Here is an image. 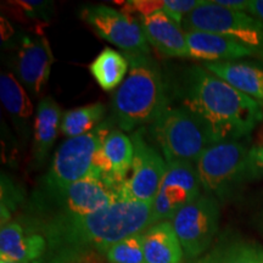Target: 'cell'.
<instances>
[{
    "mask_svg": "<svg viewBox=\"0 0 263 263\" xmlns=\"http://www.w3.org/2000/svg\"><path fill=\"white\" fill-rule=\"evenodd\" d=\"M153 224V203L117 200L91 215L28 218L25 226L47 241L44 255L34 263H82Z\"/></svg>",
    "mask_w": 263,
    "mask_h": 263,
    "instance_id": "1",
    "label": "cell"
},
{
    "mask_svg": "<svg viewBox=\"0 0 263 263\" xmlns=\"http://www.w3.org/2000/svg\"><path fill=\"white\" fill-rule=\"evenodd\" d=\"M177 95L212 144L240 140L263 120V105L200 66L184 72Z\"/></svg>",
    "mask_w": 263,
    "mask_h": 263,
    "instance_id": "2",
    "label": "cell"
},
{
    "mask_svg": "<svg viewBox=\"0 0 263 263\" xmlns=\"http://www.w3.org/2000/svg\"><path fill=\"white\" fill-rule=\"evenodd\" d=\"M129 62L126 80L112 98V122L121 130L132 132L153 123L170 107L168 83L159 64L149 55L126 57Z\"/></svg>",
    "mask_w": 263,
    "mask_h": 263,
    "instance_id": "3",
    "label": "cell"
},
{
    "mask_svg": "<svg viewBox=\"0 0 263 263\" xmlns=\"http://www.w3.org/2000/svg\"><path fill=\"white\" fill-rule=\"evenodd\" d=\"M202 192L227 201L245 183L257 178L251 161V147L239 140L212 144L195 163Z\"/></svg>",
    "mask_w": 263,
    "mask_h": 263,
    "instance_id": "4",
    "label": "cell"
},
{
    "mask_svg": "<svg viewBox=\"0 0 263 263\" xmlns=\"http://www.w3.org/2000/svg\"><path fill=\"white\" fill-rule=\"evenodd\" d=\"M117 200V192L107 185L99 174L59 189H41L32 199V210L37 218L59 216H85L106 209Z\"/></svg>",
    "mask_w": 263,
    "mask_h": 263,
    "instance_id": "5",
    "label": "cell"
},
{
    "mask_svg": "<svg viewBox=\"0 0 263 263\" xmlns=\"http://www.w3.org/2000/svg\"><path fill=\"white\" fill-rule=\"evenodd\" d=\"M150 136L170 162L196 163L212 141L192 114L180 105L168 107L150 124Z\"/></svg>",
    "mask_w": 263,
    "mask_h": 263,
    "instance_id": "6",
    "label": "cell"
},
{
    "mask_svg": "<svg viewBox=\"0 0 263 263\" xmlns=\"http://www.w3.org/2000/svg\"><path fill=\"white\" fill-rule=\"evenodd\" d=\"M114 124L111 121H105L90 133L64 141L43 178V189L64 188L91 174H99L94 167L95 154L112 130Z\"/></svg>",
    "mask_w": 263,
    "mask_h": 263,
    "instance_id": "7",
    "label": "cell"
},
{
    "mask_svg": "<svg viewBox=\"0 0 263 263\" xmlns=\"http://www.w3.org/2000/svg\"><path fill=\"white\" fill-rule=\"evenodd\" d=\"M184 31H202L226 35L251 49L263 60V22L249 12L223 8L205 0L184 18Z\"/></svg>",
    "mask_w": 263,
    "mask_h": 263,
    "instance_id": "8",
    "label": "cell"
},
{
    "mask_svg": "<svg viewBox=\"0 0 263 263\" xmlns=\"http://www.w3.org/2000/svg\"><path fill=\"white\" fill-rule=\"evenodd\" d=\"M219 218V201L205 193L173 217L171 223L186 258L197 259L211 249Z\"/></svg>",
    "mask_w": 263,
    "mask_h": 263,
    "instance_id": "9",
    "label": "cell"
},
{
    "mask_svg": "<svg viewBox=\"0 0 263 263\" xmlns=\"http://www.w3.org/2000/svg\"><path fill=\"white\" fill-rule=\"evenodd\" d=\"M81 17L99 37L126 52V57L149 55V43L140 24L132 16L106 5H89L82 9Z\"/></svg>",
    "mask_w": 263,
    "mask_h": 263,
    "instance_id": "10",
    "label": "cell"
},
{
    "mask_svg": "<svg viewBox=\"0 0 263 263\" xmlns=\"http://www.w3.org/2000/svg\"><path fill=\"white\" fill-rule=\"evenodd\" d=\"M201 183L195 163H167L160 189L153 202L154 224L171 219L201 195Z\"/></svg>",
    "mask_w": 263,
    "mask_h": 263,
    "instance_id": "11",
    "label": "cell"
},
{
    "mask_svg": "<svg viewBox=\"0 0 263 263\" xmlns=\"http://www.w3.org/2000/svg\"><path fill=\"white\" fill-rule=\"evenodd\" d=\"M134 146L132 177L124 183L127 197L138 202L153 203L166 173L167 162L144 138L141 130L130 136Z\"/></svg>",
    "mask_w": 263,
    "mask_h": 263,
    "instance_id": "12",
    "label": "cell"
},
{
    "mask_svg": "<svg viewBox=\"0 0 263 263\" xmlns=\"http://www.w3.org/2000/svg\"><path fill=\"white\" fill-rule=\"evenodd\" d=\"M54 62L47 38H22L15 59V74L33 97H39L47 87Z\"/></svg>",
    "mask_w": 263,
    "mask_h": 263,
    "instance_id": "13",
    "label": "cell"
},
{
    "mask_svg": "<svg viewBox=\"0 0 263 263\" xmlns=\"http://www.w3.org/2000/svg\"><path fill=\"white\" fill-rule=\"evenodd\" d=\"M133 156L134 146L130 137L126 136L122 130L112 129L95 154V171L110 188L117 190L127 180Z\"/></svg>",
    "mask_w": 263,
    "mask_h": 263,
    "instance_id": "14",
    "label": "cell"
},
{
    "mask_svg": "<svg viewBox=\"0 0 263 263\" xmlns=\"http://www.w3.org/2000/svg\"><path fill=\"white\" fill-rule=\"evenodd\" d=\"M144 35L151 47L168 58H190L186 32L162 10L140 18Z\"/></svg>",
    "mask_w": 263,
    "mask_h": 263,
    "instance_id": "15",
    "label": "cell"
},
{
    "mask_svg": "<svg viewBox=\"0 0 263 263\" xmlns=\"http://www.w3.org/2000/svg\"><path fill=\"white\" fill-rule=\"evenodd\" d=\"M189 55L195 60L206 62L235 61L242 58L256 57L251 49L244 47L234 39L211 32L188 31Z\"/></svg>",
    "mask_w": 263,
    "mask_h": 263,
    "instance_id": "16",
    "label": "cell"
},
{
    "mask_svg": "<svg viewBox=\"0 0 263 263\" xmlns=\"http://www.w3.org/2000/svg\"><path fill=\"white\" fill-rule=\"evenodd\" d=\"M47 250V241L41 233L32 232L20 222H9L0 230L2 261L37 262Z\"/></svg>",
    "mask_w": 263,
    "mask_h": 263,
    "instance_id": "17",
    "label": "cell"
},
{
    "mask_svg": "<svg viewBox=\"0 0 263 263\" xmlns=\"http://www.w3.org/2000/svg\"><path fill=\"white\" fill-rule=\"evenodd\" d=\"M203 67L263 105V65L250 61L206 62Z\"/></svg>",
    "mask_w": 263,
    "mask_h": 263,
    "instance_id": "18",
    "label": "cell"
},
{
    "mask_svg": "<svg viewBox=\"0 0 263 263\" xmlns=\"http://www.w3.org/2000/svg\"><path fill=\"white\" fill-rule=\"evenodd\" d=\"M62 112L57 101L50 97L44 98L37 106L33 123L32 162L41 167L50 153L59 132H61Z\"/></svg>",
    "mask_w": 263,
    "mask_h": 263,
    "instance_id": "19",
    "label": "cell"
},
{
    "mask_svg": "<svg viewBox=\"0 0 263 263\" xmlns=\"http://www.w3.org/2000/svg\"><path fill=\"white\" fill-rule=\"evenodd\" d=\"M0 99L12 123L25 141L31 136L33 120V105L24 85L14 74L3 72L0 74Z\"/></svg>",
    "mask_w": 263,
    "mask_h": 263,
    "instance_id": "20",
    "label": "cell"
},
{
    "mask_svg": "<svg viewBox=\"0 0 263 263\" xmlns=\"http://www.w3.org/2000/svg\"><path fill=\"white\" fill-rule=\"evenodd\" d=\"M146 263H182L184 251L172 223L159 222L143 232Z\"/></svg>",
    "mask_w": 263,
    "mask_h": 263,
    "instance_id": "21",
    "label": "cell"
},
{
    "mask_svg": "<svg viewBox=\"0 0 263 263\" xmlns=\"http://www.w3.org/2000/svg\"><path fill=\"white\" fill-rule=\"evenodd\" d=\"M195 263H263V249L250 240L226 235Z\"/></svg>",
    "mask_w": 263,
    "mask_h": 263,
    "instance_id": "22",
    "label": "cell"
},
{
    "mask_svg": "<svg viewBox=\"0 0 263 263\" xmlns=\"http://www.w3.org/2000/svg\"><path fill=\"white\" fill-rule=\"evenodd\" d=\"M127 58L111 48H105L89 65V71L99 87L111 91L126 80L128 73Z\"/></svg>",
    "mask_w": 263,
    "mask_h": 263,
    "instance_id": "23",
    "label": "cell"
},
{
    "mask_svg": "<svg viewBox=\"0 0 263 263\" xmlns=\"http://www.w3.org/2000/svg\"><path fill=\"white\" fill-rule=\"evenodd\" d=\"M105 114L106 107L101 103L90 104L67 111L62 116L61 133L68 139L90 133L99 124L103 123L101 120Z\"/></svg>",
    "mask_w": 263,
    "mask_h": 263,
    "instance_id": "24",
    "label": "cell"
},
{
    "mask_svg": "<svg viewBox=\"0 0 263 263\" xmlns=\"http://www.w3.org/2000/svg\"><path fill=\"white\" fill-rule=\"evenodd\" d=\"M105 257L108 263H146L143 233L129 235L111 245L105 252Z\"/></svg>",
    "mask_w": 263,
    "mask_h": 263,
    "instance_id": "25",
    "label": "cell"
},
{
    "mask_svg": "<svg viewBox=\"0 0 263 263\" xmlns=\"http://www.w3.org/2000/svg\"><path fill=\"white\" fill-rule=\"evenodd\" d=\"M203 3L205 0H163L162 11L177 24L182 25L184 18Z\"/></svg>",
    "mask_w": 263,
    "mask_h": 263,
    "instance_id": "26",
    "label": "cell"
},
{
    "mask_svg": "<svg viewBox=\"0 0 263 263\" xmlns=\"http://www.w3.org/2000/svg\"><path fill=\"white\" fill-rule=\"evenodd\" d=\"M124 12L128 16L137 14L145 17L163 9V0H132L124 4Z\"/></svg>",
    "mask_w": 263,
    "mask_h": 263,
    "instance_id": "27",
    "label": "cell"
},
{
    "mask_svg": "<svg viewBox=\"0 0 263 263\" xmlns=\"http://www.w3.org/2000/svg\"><path fill=\"white\" fill-rule=\"evenodd\" d=\"M251 161L257 178L263 177V143L251 147Z\"/></svg>",
    "mask_w": 263,
    "mask_h": 263,
    "instance_id": "28",
    "label": "cell"
},
{
    "mask_svg": "<svg viewBox=\"0 0 263 263\" xmlns=\"http://www.w3.org/2000/svg\"><path fill=\"white\" fill-rule=\"evenodd\" d=\"M213 3L223 8L238 10V11H248L249 0H212Z\"/></svg>",
    "mask_w": 263,
    "mask_h": 263,
    "instance_id": "29",
    "label": "cell"
},
{
    "mask_svg": "<svg viewBox=\"0 0 263 263\" xmlns=\"http://www.w3.org/2000/svg\"><path fill=\"white\" fill-rule=\"evenodd\" d=\"M263 22V0H250L248 11Z\"/></svg>",
    "mask_w": 263,
    "mask_h": 263,
    "instance_id": "30",
    "label": "cell"
},
{
    "mask_svg": "<svg viewBox=\"0 0 263 263\" xmlns=\"http://www.w3.org/2000/svg\"><path fill=\"white\" fill-rule=\"evenodd\" d=\"M0 263H29V262H20V261H0Z\"/></svg>",
    "mask_w": 263,
    "mask_h": 263,
    "instance_id": "31",
    "label": "cell"
},
{
    "mask_svg": "<svg viewBox=\"0 0 263 263\" xmlns=\"http://www.w3.org/2000/svg\"><path fill=\"white\" fill-rule=\"evenodd\" d=\"M262 227H263V217H262Z\"/></svg>",
    "mask_w": 263,
    "mask_h": 263,
    "instance_id": "32",
    "label": "cell"
}]
</instances>
